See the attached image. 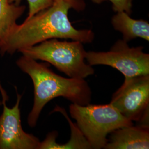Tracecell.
<instances>
[{"mask_svg": "<svg viewBox=\"0 0 149 149\" xmlns=\"http://www.w3.org/2000/svg\"><path fill=\"white\" fill-rule=\"evenodd\" d=\"M73 6L65 1L54 2L22 24H16L0 47V55H13L21 50L48 39H71L90 43L95 33L90 29H77L70 21L68 12Z\"/></svg>", "mask_w": 149, "mask_h": 149, "instance_id": "6da1fadb", "label": "cell"}, {"mask_svg": "<svg viewBox=\"0 0 149 149\" xmlns=\"http://www.w3.org/2000/svg\"><path fill=\"white\" fill-rule=\"evenodd\" d=\"M16 65L29 76L34 85V103L27 118L29 127L37 125L44 107L55 98L62 97L82 106L90 104L92 93L85 79L64 77L54 72L47 64L24 55L16 61Z\"/></svg>", "mask_w": 149, "mask_h": 149, "instance_id": "7a4b0ae2", "label": "cell"}, {"mask_svg": "<svg viewBox=\"0 0 149 149\" xmlns=\"http://www.w3.org/2000/svg\"><path fill=\"white\" fill-rule=\"evenodd\" d=\"M19 52L28 58L52 64L71 78L85 79L95 73L92 66L85 61L87 52L79 41H60L53 38Z\"/></svg>", "mask_w": 149, "mask_h": 149, "instance_id": "3957f363", "label": "cell"}, {"mask_svg": "<svg viewBox=\"0 0 149 149\" xmlns=\"http://www.w3.org/2000/svg\"><path fill=\"white\" fill-rule=\"evenodd\" d=\"M69 111L92 149H104L109 134L133 125V122L124 117L110 103L86 106L72 103Z\"/></svg>", "mask_w": 149, "mask_h": 149, "instance_id": "277c9868", "label": "cell"}, {"mask_svg": "<svg viewBox=\"0 0 149 149\" xmlns=\"http://www.w3.org/2000/svg\"><path fill=\"white\" fill-rule=\"evenodd\" d=\"M110 104L128 120L149 128V74L125 77Z\"/></svg>", "mask_w": 149, "mask_h": 149, "instance_id": "5b68a950", "label": "cell"}, {"mask_svg": "<svg viewBox=\"0 0 149 149\" xmlns=\"http://www.w3.org/2000/svg\"><path fill=\"white\" fill-rule=\"evenodd\" d=\"M143 49L141 46L130 48L127 42L119 39L108 52H87L86 59L91 66H111L124 77L149 74V54L144 53Z\"/></svg>", "mask_w": 149, "mask_h": 149, "instance_id": "8992f818", "label": "cell"}, {"mask_svg": "<svg viewBox=\"0 0 149 149\" xmlns=\"http://www.w3.org/2000/svg\"><path fill=\"white\" fill-rule=\"evenodd\" d=\"M0 92L3 106L0 115V149H39V139L25 132L22 126L19 105L22 95L18 93L16 88L17 101L14 106L10 108L6 105L9 97L1 82Z\"/></svg>", "mask_w": 149, "mask_h": 149, "instance_id": "52a82bcc", "label": "cell"}, {"mask_svg": "<svg viewBox=\"0 0 149 149\" xmlns=\"http://www.w3.org/2000/svg\"><path fill=\"white\" fill-rule=\"evenodd\" d=\"M149 148V128L133 125L119 128L111 133L104 149Z\"/></svg>", "mask_w": 149, "mask_h": 149, "instance_id": "ba28073f", "label": "cell"}, {"mask_svg": "<svg viewBox=\"0 0 149 149\" xmlns=\"http://www.w3.org/2000/svg\"><path fill=\"white\" fill-rule=\"evenodd\" d=\"M111 23L116 31L122 34L123 40L127 43L136 38L149 41V23L146 21L134 19L127 12L121 11L113 16Z\"/></svg>", "mask_w": 149, "mask_h": 149, "instance_id": "9c48e42d", "label": "cell"}, {"mask_svg": "<svg viewBox=\"0 0 149 149\" xmlns=\"http://www.w3.org/2000/svg\"><path fill=\"white\" fill-rule=\"evenodd\" d=\"M54 111L62 113L66 118L71 128V139L66 144H58L56 142V138L58 136V133L56 131H53L48 134L43 141H40L39 149H92L77 124L72 122L64 108L56 107Z\"/></svg>", "mask_w": 149, "mask_h": 149, "instance_id": "30bf717a", "label": "cell"}, {"mask_svg": "<svg viewBox=\"0 0 149 149\" xmlns=\"http://www.w3.org/2000/svg\"><path fill=\"white\" fill-rule=\"evenodd\" d=\"M26 9V6L0 0V47Z\"/></svg>", "mask_w": 149, "mask_h": 149, "instance_id": "8fae6325", "label": "cell"}, {"mask_svg": "<svg viewBox=\"0 0 149 149\" xmlns=\"http://www.w3.org/2000/svg\"><path fill=\"white\" fill-rule=\"evenodd\" d=\"M10 3L20 5L22 0H8ZM28 3L29 11L26 19H29L38 12L50 7L53 3V0H26Z\"/></svg>", "mask_w": 149, "mask_h": 149, "instance_id": "7c38bea8", "label": "cell"}, {"mask_svg": "<svg viewBox=\"0 0 149 149\" xmlns=\"http://www.w3.org/2000/svg\"><path fill=\"white\" fill-rule=\"evenodd\" d=\"M92 2L100 5L108 1L112 3L113 10L116 12L124 11L130 15L132 13L133 0H91Z\"/></svg>", "mask_w": 149, "mask_h": 149, "instance_id": "4fadbf2b", "label": "cell"}, {"mask_svg": "<svg viewBox=\"0 0 149 149\" xmlns=\"http://www.w3.org/2000/svg\"><path fill=\"white\" fill-rule=\"evenodd\" d=\"M54 2L65 1L71 3L73 6V9L77 11H83L86 7V3L84 0H53Z\"/></svg>", "mask_w": 149, "mask_h": 149, "instance_id": "5bb4252c", "label": "cell"}, {"mask_svg": "<svg viewBox=\"0 0 149 149\" xmlns=\"http://www.w3.org/2000/svg\"><path fill=\"white\" fill-rule=\"evenodd\" d=\"M2 106V102L0 101V107Z\"/></svg>", "mask_w": 149, "mask_h": 149, "instance_id": "9a60e30c", "label": "cell"}]
</instances>
